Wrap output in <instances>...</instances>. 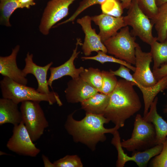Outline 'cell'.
I'll return each instance as SVG.
<instances>
[{
    "instance_id": "cell-18",
    "label": "cell",
    "mask_w": 167,
    "mask_h": 167,
    "mask_svg": "<svg viewBox=\"0 0 167 167\" xmlns=\"http://www.w3.org/2000/svg\"><path fill=\"white\" fill-rule=\"evenodd\" d=\"M158 100V97H156L151 104L148 113L143 117L145 120L151 122L154 127L156 145L163 144L167 137V122L157 112Z\"/></svg>"
},
{
    "instance_id": "cell-19",
    "label": "cell",
    "mask_w": 167,
    "mask_h": 167,
    "mask_svg": "<svg viewBox=\"0 0 167 167\" xmlns=\"http://www.w3.org/2000/svg\"><path fill=\"white\" fill-rule=\"evenodd\" d=\"M22 121V114L18 104L10 99L0 98V125L10 123L15 126Z\"/></svg>"
},
{
    "instance_id": "cell-28",
    "label": "cell",
    "mask_w": 167,
    "mask_h": 167,
    "mask_svg": "<svg viewBox=\"0 0 167 167\" xmlns=\"http://www.w3.org/2000/svg\"><path fill=\"white\" fill-rule=\"evenodd\" d=\"M102 84L100 92L110 95L116 86L118 80L115 75L110 71H102Z\"/></svg>"
},
{
    "instance_id": "cell-35",
    "label": "cell",
    "mask_w": 167,
    "mask_h": 167,
    "mask_svg": "<svg viewBox=\"0 0 167 167\" xmlns=\"http://www.w3.org/2000/svg\"><path fill=\"white\" fill-rule=\"evenodd\" d=\"M34 0H19V8H26L29 9L31 6L35 5Z\"/></svg>"
},
{
    "instance_id": "cell-37",
    "label": "cell",
    "mask_w": 167,
    "mask_h": 167,
    "mask_svg": "<svg viewBox=\"0 0 167 167\" xmlns=\"http://www.w3.org/2000/svg\"><path fill=\"white\" fill-rule=\"evenodd\" d=\"M121 2L123 9H128L133 0H118Z\"/></svg>"
},
{
    "instance_id": "cell-24",
    "label": "cell",
    "mask_w": 167,
    "mask_h": 167,
    "mask_svg": "<svg viewBox=\"0 0 167 167\" xmlns=\"http://www.w3.org/2000/svg\"><path fill=\"white\" fill-rule=\"evenodd\" d=\"M80 77L101 92L102 84V71L98 68L90 67L84 69L80 74Z\"/></svg>"
},
{
    "instance_id": "cell-13",
    "label": "cell",
    "mask_w": 167,
    "mask_h": 167,
    "mask_svg": "<svg viewBox=\"0 0 167 167\" xmlns=\"http://www.w3.org/2000/svg\"><path fill=\"white\" fill-rule=\"evenodd\" d=\"M80 39H77L76 46L69 59L62 65L56 67L49 68L50 75L48 81L49 86L52 87L53 81L65 76H69L72 79H75L80 76V74L84 70V67L76 68L74 62L80 52L77 51L79 45H82Z\"/></svg>"
},
{
    "instance_id": "cell-5",
    "label": "cell",
    "mask_w": 167,
    "mask_h": 167,
    "mask_svg": "<svg viewBox=\"0 0 167 167\" xmlns=\"http://www.w3.org/2000/svg\"><path fill=\"white\" fill-rule=\"evenodd\" d=\"M135 40V37L131 34L128 26H126L103 43L107 53L131 64L135 65V49L139 45Z\"/></svg>"
},
{
    "instance_id": "cell-14",
    "label": "cell",
    "mask_w": 167,
    "mask_h": 167,
    "mask_svg": "<svg viewBox=\"0 0 167 167\" xmlns=\"http://www.w3.org/2000/svg\"><path fill=\"white\" fill-rule=\"evenodd\" d=\"M64 92L67 102L75 103L81 102L99 91L79 76L68 82Z\"/></svg>"
},
{
    "instance_id": "cell-3",
    "label": "cell",
    "mask_w": 167,
    "mask_h": 167,
    "mask_svg": "<svg viewBox=\"0 0 167 167\" xmlns=\"http://www.w3.org/2000/svg\"><path fill=\"white\" fill-rule=\"evenodd\" d=\"M0 87L2 97L10 99L17 104L24 101H46L50 105L55 103L59 106L62 105L57 93L52 92L49 94H43L34 88L19 84L6 77H3L0 81Z\"/></svg>"
},
{
    "instance_id": "cell-9",
    "label": "cell",
    "mask_w": 167,
    "mask_h": 167,
    "mask_svg": "<svg viewBox=\"0 0 167 167\" xmlns=\"http://www.w3.org/2000/svg\"><path fill=\"white\" fill-rule=\"evenodd\" d=\"M76 0H50L47 3L41 19L39 30L43 35H48L58 22L69 14V7Z\"/></svg>"
},
{
    "instance_id": "cell-25",
    "label": "cell",
    "mask_w": 167,
    "mask_h": 167,
    "mask_svg": "<svg viewBox=\"0 0 167 167\" xmlns=\"http://www.w3.org/2000/svg\"><path fill=\"white\" fill-rule=\"evenodd\" d=\"M19 0H0V24L6 27H11V16L18 8Z\"/></svg>"
},
{
    "instance_id": "cell-26",
    "label": "cell",
    "mask_w": 167,
    "mask_h": 167,
    "mask_svg": "<svg viewBox=\"0 0 167 167\" xmlns=\"http://www.w3.org/2000/svg\"><path fill=\"white\" fill-rule=\"evenodd\" d=\"M97 54L93 56H84L81 58L83 60H92L97 61L102 64L106 62H112L123 65L127 67L133 72H135V67L123 60L117 58L113 56H109L102 51L97 52Z\"/></svg>"
},
{
    "instance_id": "cell-21",
    "label": "cell",
    "mask_w": 167,
    "mask_h": 167,
    "mask_svg": "<svg viewBox=\"0 0 167 167\" xmlns=\"http://www.w3.org/2000/svg\"><path fill=\"white\" fill-rule=\"evenodd\" d=\"M141 91L144 103V116L148 113L150 105L157 94L167 88V75L158 80L154 85L145 87L140 85L136 86Z\"/></svg>"
},
{
    "instance_id": "cell-6",
    "label": "cell",
    "mask_w": 167,
    "mask_h": 167,
    "mask_svg": "<svg viewBox=\"0 0 167 167\" xmlns=\"http://www.w3.org/2000/svg\"><path fill=\"white\" fill-rule=\"evenodd\" d=\"M40 103L33 101H23L21 103L20 108L22 121L33 142L39 139L49 126V122Z\"/></svg>"
},
{
    "instance_id": "cell-7",
    "label": "cell",
    "mask_w": 167,
    "mask_h": 167,
    "mask_svg": "<svg viewBox=\"0 0 167 167\" xmlns=\"http://www.w3.org/2000/svg\"><path fill=\"white\" fill-rule=\"evenodd\" d=\"M128 9L127 15L123 16L126 26L132 27L131 32L133 36L150 45L157 39L152 35L154 26L150 19L140 8L138 0H133Z\"/></svg>"
},
{
    "instance_id": "cell-31",
    "label": "cell",
    "mask_w": 167,
    "mask_h": 167,
    "mask_svg": "<svg viewBox=\"0 0 167 167\" xmlns=\"http://www.w3.org/2000/svg\"><path fill=\"white\" fill-rule=\"evenodd\" d=\"M55 167H82L83 163L80 157L77 155H67L54 161Z\"/></svg>"
},
{
    "instance_id": "cell-22",
    "label": "cell",
    "mask_w": 167,
    "mask_h": 167,
    "mask_svg": "<svg viewBox=\"0 0 167 167\" xmlns=\"http://www.w3.org/2000/svg\"><path fill=\"white\" fill-rule=\"evenodd\" d=\"M151 21L157 32V40L164 41L167 38V2L158 7L156 16Z\"/></svg>"
},
{
    "instance_id": "cell-10",
    "label": "cell",
    "mask_w": 167,
    "mask_h": 167,
    "mask_svg": "<svg viewBox=\"0 0 167 167\" xmlns=\"http://www.w3.org/2000/svg\"><path fill=\"white\" fill-rule=\"evenodd\" d=\"M12 132L6 145L9 150L20 155L32 157L39 154L40 150L33 143L22 121L14 126Z\"/></svg>"
},
{
    "instance_id": "cell-29",
    "label": "cell",
    "mask_w": 167,
    "mask_h": 167,
    "mask_svg": "<svg viewBox=\"0 0 167 167\" xmlns=\"http://www.w3.org/2000/svg\"><path fill=\"white\" fill-rule=\"evenodd\" d=\"M106 0H82L75 12L68 19L57 24L56 26L73 22L82 12L89 7L96 4L101 5Z\"/></svg>"
},
{
    "instance_id": "cell-12",
    "label": "cell",
    "mask_w": 167,
    "mask_h": 167,
    "mask_svg": "<svg viewBox=\"0 0 167 167\" xmlns=\"http://www.w3.org/2000/svg\"><path fill=\"white\" fill-rule=\"evenodd\" d=\"M91 17L86 15L77 19V23L81 27L85 34L84 41L82 45V49L85 56H89L93 52L102 51L107 53L106 47L101 41L95 29L92 26Z\"/></svg>"
},
{
    "instance_id": "cell-27",
    "label": "cell",
    "mask_w": 167,
    "mask_h": 167,
    "mask_svg": "<svg viewBox=\"0 0 167 167\" xmlns=\"http://www.w3.org/2000/svg\"><path fill=\"white\" fill-rule=\"evenodd\" d=\"M101 5L103 13L115 17L122 16L123 9L118 0H106Z\"/></svg>"
},
{
    "instance_id": "cell-1",
    "label": "cell",
    "mask_w": 167,
    "mask_h": 167,
    "mask_svg": "<svg viewBox=\"0 0 167 167\" xmlns=\"http://www.w3.org/2000/svg\"><path fill=\"white\" fill-rule=\"evenodd\" d=\"M74 113L67 117L65 129L74 141L85 144L92 151L95 150L99 142L106 140L105 134H113L119 128L116 126L111 128H105L104 124L110 121L103 114L86 113L83 118L78 121L73 117Z\"/></svg>"
},
{
    "instance_id": "cell-2",
    "label": "cell",
    "mask_w": 167,
    "mask_h": 167,
    "mask_svg": "<svg viewBox=\"0 0 167 167\" xmlns=\"http://www.w3.org/2000/svg\"><path fill=\"white\" fill-rule=\"evenodd\" d=\"M134 86L131 82L120 79L110 94L109 102L103 115L119 128L141 109V103Z\"/></svg>"
},
{
    "instance_id": "cell-16",
    "label": "cell",
    "mask_w": 167,
    "mask_h": 167,
    "mask_svg": "<svg viewBox=\"0 0 167 167\" xmlns=\"http://www.w3.org/2000/svg\"><path fill=\"white\" fill-rule=\"evenodd\" d=\"M91 17L92 21L99 27L98 35L103 42L115 35L121 28L126 26L123 16L115 17L102 13Z\"/></svg>"
},
{
    "instance_id": "cell-36",
    "label": "cell",
    "mask_w": 167,
    "mask_h": 167,
    "mask_svg": "<svg viewBox=\"0 0 167 167\" xmlns=\"http://www.w3.org/2000/svg\"><path fill=\"white\" fill-rule=\"evenodd\" d=\"M42 158L44 163V166L45 167H55V166L53 163H52L49 161L48 158L43 154L42 156Z\"/></svg>"
},
{
    "instance_id": "cell-4",
    "label": "cell",
    "mask_w": 167,
    "mask_h": 167,
    "mask_svg": "<svg viewBox=\"0 0 167 167\" xmlns=\"http://www.w3.org/2000/svg\"><path fill=\"white\" fill-rule=\"evenodd\" d=\"M156 135L154 127L140 114L136 115L131 137L123 139L122 147L133 152L143 151L156 145Z\"/></svg>"
},
{
    "instance_id": "cell-20",
    "label": "cell",
    "mask_w": 167,
    "mask_h": 167,
    "mask_svg": "<svg viewBox=\"0 0 167 167\" xmlns=\"http://www.w3.org/2000/svg\"><path fill=\"white\" fill-rule=\"evenodd\" d=\"M110 95L97 92L81 103L86 113L103 114L109 104Z\"/></svg>"
},
{
    "instance_id": "cell-38",
    "label": "cell",
    "mask_w": 167,
    "mask_h": 167,
    "mask_svg": "<svg viewBox=\"0 0 167 167\" xmlns=\"http://www.w3.org/2000/svg\"><path fill=\"white\" fill-rule=\"evenodd\" d=\"M157 6L159 7L163 4L167 2V0H156Z\"/></svg>"
},
{
    "instance_id": "cell-11",
    "label": "cell",
    "mask_w": 167,
    "mask_h": 167,
    "mask_svg": "<svg viewBox=\"0 0 167 167\" xmlns=\"http://www.w3.org/2000/svg\"><path fill=\"white\" fill-rule=\"evenodd\" d=\"M135 70L133 76L137 83L136 86L148 87L155 85L157 81L150 68L152 59L150 52H143L139 45L135 48Z\"/></svg>"
},
{
    "instance_id": "cell-23",
    "label": "cell",
    "mask_w": 167,
    "mask_h": 167,
    "mask_svg": "<svg viewBox=\"0 0 167 167\" xmlns=\"http://www.w3.org/2000/svg\"><path fill=\"white\" fill-rule=\"evenodd\" d=\"M150 45V52L154 62L153 70L167 63V38L162 42L156 40Z\"/></svg>"
},
{
    "instance_id": "cell-30",
    "label": "cell",
    "mask_w": 167,
    "mask_h": 167,
    "mask_svg": "<svg viewBox=\"0 0 167 167\" xmlns=\"http://www.w3.org/2000/svg\"><path fill=\"white\" fill-rule=\"evenodd\" d=\"M138 2L140 9L150 19L156 17L158 9L156 0H138Z\"/></svg>"
},
{
    "instance_id": "cell-33",
    "label": "cell",
    "mask_w": 167,
    "mask_h": 167,
    "mask_svg": "<svg viewBox=\"0 0 167 167\" xmlns=\"http://www.w3.org/2000/svg\"><path fill=\"white\" fill-rule=\"evenodd\" d=\"M130 69L123 65H120L119 68L113 71L110 69L109 71L115 76H119L123 79L133 83L135 86L137 83L134 79L133 75L130 73Z\"/></svg>"
},
{
    "instance_id": "cell-32",
    "label": "cell",
    "mask_w": 167,
    "mask_h": 167,
    "mask_svg": "<svg viewBox=\"0 0 167 167\" xmlns=\"http://www.w3.org/2000/svg\"><path fill=\"white\" fill-rule=\"evenodd\" d=\"M161 152L152 160L151 166L153 167H167V137L163 143Z\"/></svg>"
},
{
    "instance_id": "cell-17",
    "label": "cell",
    "mask_w": 167,
    "mask_h": 167,
    "mask_svg": "<svg viewBox=\"0 0 167 167\" xmlns=\"http://www.w3.org/2000/svg\"><path fill=\"white\" fill-rule=\"evenodd\" d=\"M19 49V45H17L12 49L10 55L0 57V73L3 77H8L17 83L26 85L28 79L24 75L22 70L18 67L16 62Z\"/></svg>"
},
{
    "instance_id": "cell-34",
    "label": "cell",
    "mask_w": 167,
    "mask_h": 167,
    "mask_svg": "<svg viewBox=\"0 0 167 167\" xmlns=\"http://www.w3.org/2000/svg\"><path fill=\"white\" fill-rule=\"evenodd\" d=\"M154 76L158 81L164 76L167 75V63L161 65L159 68L153 70Z\"/></svg>"
},
{
    "instance_id": "cell-8",
    "label": "cell",
    "mask_w": 167,
    "mask_h": 167,
    "mask_svg": "<svg viewBox=\"0 0 167 167\" xmlns=\"http://www.w3.org/2000/svg\"><path fill=\"white\" fill-rule=\"evenodd\" d=\"M113 135V137L111 143L117 151L118 159L116 166L118 167H124L125 164L129 161L135 162L139 167H146L150 160L158 155L163 148V144H158L146 150L134 152L132 156H129L123 150L121 138L118 130Z\"/></svg>"
},
{
    "instance_id": "cell-15",
    "label": "cell",
    "mask_w": 167,
    "mask_h": 167,
    "mask_svg": "<svg viewBox=\"0 0 167 167\" xmlns=\"http://www.w3.org/2000/svg\"><path fill=\"white\" fill-rule=\"evenodd\" d=\"M33 55L28 52L25 59V66L22 70L23 74L26 77L28 74H32L36 78L37 83V91L43 94H48L52 93L50 91L47 80L48 71L53 64L51 62L44 66L36 65L33 61Z\"/></svg>"
}]
</instances>
